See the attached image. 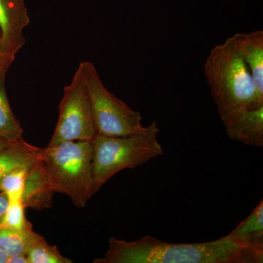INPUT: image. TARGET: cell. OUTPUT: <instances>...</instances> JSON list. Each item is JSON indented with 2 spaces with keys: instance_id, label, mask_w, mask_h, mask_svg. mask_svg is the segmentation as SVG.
I'll return each mask as SVG.
<instances>
[{
  "instance_id": "obj_5",
  "label": "cell",
  "mask_w": 263,
  "mask_h": 263,
  "mask_svg": "<svg viewBox=\"0 0 263 263\" xmlns=\"http://www.w3.org/2000/svg\"><path fill=\"white\" fill-rule=\"evenodd\" d=\"M89 97L97 133L118 137L138 134L146 129L141 114L107 89L94 65L83 62L77 69Z\"/></svg>"
},
{
  "instance_id": "obj_4",
  "label": "cell",
  "mask_w": 263,
  "mask_h": 263,
  "mask_svg": "<svg viewBox=\"0 0 263 263\" xmlns=\"http://www.w3.org/2000/svg\"><path fill=\"white\" fill-rule=\"evenodd\" d=\"M91 141L62 142L42 148L40 160L55 193L70 197L77 208H84L94 195Z\"/></svg>"
},
{
  "instance_id": "obj_8",
  "label": "cell",
  "mask_w": 263,
  "mask_h": 263,
  "mask_svg": "<svg viewBox=\"0 0 263 263\" xmlns=\"http://www.w3.org/2000/svg\"><path fill=\"white\" fill-rule=\"evenodd\" d=\"M230 39L250 71L257 108H260L263 106V31L236 33Z\"/></svg>"
},
{
  "instance_id": "obj_15",
  "label": "cell",
  "mask_w": 263,
  "mask_h": 263,
  "mask_svg": "<svg viewBox=\"0 0 263 263\" xmlns=\"http://www.w3.org/2000/svg\"><path fill=\"white\" fill-rule=\"evenodd\" d=\"M29 263H72L64 257L56 246H51L39 234L36 235L26 252Z\"/></svg>"
},
{
  "instance_id": "obj_6",
  "label": "cell",
  "mask_w": 263,
  "mask_h": 263,
  "mask_svg": "<svg viewBox=\"0 0 263 263\" xmlns=\"http://www.w3.org/2000/svg\"><path fill=\"white\" fill-rule=\"evenodd\" d=\"M97 135L89 97L77 70L70 84L64 88L58 121L48 146L66 141H92Z\"/></svg>"
},
{
  "instance_id": "obj_11",
  "label": "cell",
  "mask_w": 263,
  "mask_h": 263,
  "mask_svg": "<svg viewBox=\"0 0 263 263\" xmlns=\"http://www.w3.org/2000/svg\"><path fill=\"white\" fill-rule=\"evenodd\" d=\"M42 148L29 144L24 138L10 141L0 149V185L12 170L23 165H33L39 159Z\"/></svg>"
},
{
  "instance_id": "obj_18",
  "label": "cell",
  "mask_w": 263,
  "mask_h": 263,
  "mask_svg": "<svg viewBox=\"0 0 263 263\" xmlns=\"http://www.w3.org/2000/svg\"><path fill=\"white\" fill-rule=\"evenodd\" d=\"M14 60L5 51L0 41V71H8Z\"/></svg>"
},
{
  "instance_id": "obj_3",
  "label": "cell",
  "mask_w": 263,
  "mask_h": 263,
  "mask_svg": "<svg viewBox=\"0 0 263 263\" xmlns=\"http://www.w3.org/2000/svg\"><path fill=\"white\" fill-rule=\"evenodd\" d=\"M159 129L154 120L138 134L110 137L97 135L93 148V193H98L109 179L125 169H133L164 155L157 139Z\"/></svg>"
},
{
  "instance_id": "obj_16",
  "label": "cell",
  "mask_w": 263,
  "mask_h": 263,
  "mask_svg": "<svg viewBox=\"0 0 263 263\" xmlns=\"http://www.w3.org/2000/svg\"><path fill=\"white\" fill-rule=\"evenodd\" d=\"M33 165L20 166L12 170L2 180L0 191L3 192L9 200H22L26 177Z\"/></svg>"
},
{
  "instance_id": "obj_10",
  "label": "cell",
  "mask_w": 263,
  "mask_h": 263,
  "mask_svg": "<svg viewBox=\"0 0 263 263\" xmlns=\"http://www.w3.org/2000/svg\"><path fill=\"white\" fill-rule=\"evenodd\" d=\"M55 192L46 170L38 159L26 177L22 202L25 209L41 211L50 209Z\"/></svg>"
},
{
  "instance_id": "obj_21",
  "label": "cell",
  "mask_w": 263,
  "mask_h": 263,
  "mask_svg": "<svg viewBox=\"0 0 263 263\" xmlns=\"http://www.w3.org/2000/svg\"><path fill=\"white\" fill-rule=\"evenodd\" d=\"M8 257V254L0 247V263H7Z\"/></svg>"
},
{
  "instance_id": "obj_2",
  "label": "cell",
  "mask_w": 263,
  "mask_h": 263,
  "mask_svg": "<svg viewBox=\"0 0 263 263\" xmlns=\"http://www.w3.org/2000/svg\"><path fill=\"white\" fill-rule=\"evenodd\" d=\"M204 74L221 122L243 110L258 108L250 71L230 37L212 48Z\"/></svg>"
},
{
  "instance_id": "obj_1",
  "label": "cell",
  "mask_w": 263,
  "mask_h": 263,
  "mask_svg": "<svg viewBox=\"0 0 263 263\" xmlns=\"http://www.w3.org/2000/svg\"><path fill=\"white\" fill-rule=\"evenodd\" d=\"M263 247L241 243L229 234L204 243H170L147 235L134 241L109 238L94 263H262Z\"/></svg>"
},
{
  "instance_id": "obj_14",
  "label": "cell",
  "mask_w": 263,
  "mask_h": 263,
  "mask_svg": "<svg viewBox=\"0 0 263 263\" xmlns=\"http://www.w3.org/2000/svg\"><path fill=\"white\" fill-rule=\"evenodd\" d=\"M37 235L32 227L22 230L0 228V247L8 256L26 254L29 245Z\"/></svg>"
},
{
  "instance_id": "obj_22",
  "label": "cell",
  "mask_w": 263,
  "mask_h": 263,
  "mask_svg": "<svg viewBox=\"0 0 263 263\" xmlns=\"http://www.w3.org/2000/svg\"><path fill=\"white\" fill-rule=\"evenodd\" d=\"M10 141H7V140L4 139V138H1L0 137V149L4 148V147L6 146L8 143H10Z\"/></svg>"
},
{
  "instance_id": "obj_9",
  "label": "cell",
  "mask_w": 263,
  "mask_h": 263,
  "mask_svg": "<svg viewBox=\"0 0 263 263\" xmlns=\"http://www.w3.org/2000/svg\"><path fill=\"white\" fill-rule=\"evenodd\" d=\"M222 123L230 139L248 146H263V106L243 110Z\"/></svg>"
},
{
  "instance_id": "obj_17",
  "label": "cell",
  "mask_w": 263,
  "mask_h": 263,
  "mask_svg": "<svg viewBox=\"0 0 263 263\" xmlns=\"http://www.w3.org/2000/svg\"><path fill=\"white\" fill-rule=\"evenodd\" d=\"M24 210L25 207L22 200H9L6 212L0 220V228L22 230L32 227L26 219Z\"/></svg>"
},
{
  "instance_id": "obj_13",
  "label": "cell",
  "mask_w": 263,
  "mask_h": 263,
  "mask_svg": "<svg viewBox=\"0 0 263 263\" xmlns=\"http://www.w3.org/2000/svg\"><path fill=\"white\" fill-rule=\"evenodd\" d=\"M7 72L0 71V137L13 141L23 138L24 130L10 107L5 86Z\"/></svg>"
},
{
  "instance_id": "obj_12",
  "label": "cell",
  "mask_w": 263,
  "mask_h": 263,
  "mask_svg": "<svg viewBox=\"0 0 263 263\" xmlns=\"http://www.w3.org/2000/svg\"><path fill=\"white\" fill-rule=\"evenodd\" d=\"M229 235L245 245L263 247L262 200L254 208L248 217L230 232Z\"/></svg>"
},
{
  "instance_id": "obj_20",
  "label": "cell",
  "mask_w": 263,
  "mask_h": 263,
  "mask_svg": "<svg viewBox=\"0 0 263 263\" xmlns=\"http://www.w3.org/2000/svg\"><path fill=\"white\" fill-rule=\"evenodd\" d=\"M7 263H29V260L25 254H15L9 256Z\"/></svg>"
},
{
  "instance_id": "obj_7",
  "label": "cell",
  "mask_w": 263,
  "mask_h": 263,
  "mask_svg": "<svg viewBox=\"0 0 263 263\" xmlns=\"http://www.w3.org/2000/svg\"><path fill=\"white\" fill-rule=\"evenodd\" d=\"M30 24L25 0H0V41L12 58L25 45L24 30Z\"/></svg>"
},
{
  "instance_id": "obj_19",
  "label": "cell",
  "mask_w": 263,
  "mask_h": 263,
  "mask_svg": "<svg viewBox=\"0 0 263 263\" xmlns=\"http://www.w3.org/2000/svg\"><path fill=\"white\" fill-rule=\"evenodd\" d=\"M9 205V199L3 192L0 191V220L4 216Z\"/></svg>"
}]
</instances>
